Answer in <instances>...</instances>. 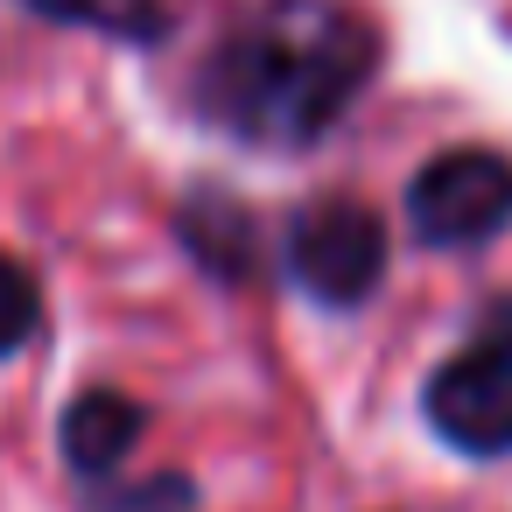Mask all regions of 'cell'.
Here are the masks:
<instances>
[{"label": "cell", "mask_w": 512, "mask_h": 512, "mask_svg": "<svg viewBox=\"0 0 512 512\" xmlns=\"http://www.w3.org/2000/svg\"><path fill=\"white\" fill-rule=\"evenodd\" d=\"M288 281L323 309H358L386 281V225L358 197H316L288 225Z\"/></svg>", "instance_id": "4"}, {"label": "cell", "mask_w": 512, "mask_h": 512, "mask_svg": "<svg viewBox=\"0 0 512 512\" xmlns=\"http://www.w3.org/2000/svg\"><path fill=\"white\" fill-rule=\"evenodd\" d=\"M379 64V36L351 0H260L211 50L197 113L246 148H316Z\"/></svg>", "instance_id": "1"}, {"label": "cell", "mask_w": 512, "mask_h": 512, "mask_svg": "<svg viewBox=\"0 0 512 512\" xmlns=\"http://www.w3.org/2000/svg\"><path fill=\"white\" fill-rule=\"evenodd\" d=\"M29 8L50 22H71V29L120 36V43H162V36H176L190 0H29Z\"/></svg>", "instance_id": "7"}, {"label": "cell", "mask_w": 512, "mask_h": 512, "mask_svg": "<svg viewBox=\"0 0 512 512\" xmlns=\"http://www.w3.org/2000/svg\"><path fill=\"white\" fill-rule=\"evenodd\" d=\"M407 225L435 253L484 246L512 225V162L498 148H442L407 183Z\"/></svg>", "instance_id": "3"}, {"label": "cell", "mask_w": 512, "mask_h": 512, "mask_svg": "<svg viewBox=\"0 0 512 512\" xmlns=\"http://www.w3.org/2000/svg\"><path fill=\"white\" fill-rule=\"evenodd\" d=\"M141 428H148V414H141L127 393L92 386V393H78V400L64 407V456H71V470H78L85 484H106V477L127 463V449L141 442Z\"/></svg>", "instance_id": "5"}, {"label": "cell", "mask_w": 512, "mask_h": 512, "mask_svg": "<svg viewBox=\"0 0 512 512\" xmlns=\"http://www.w3.org/2000/svg\"><path fill=\"white\" fill-rule=\"evenodd\" d=\"M176 225H183V246L197 253L204 274H218V281H246V274H253L260 239H253V211H246L239 197H225V190H197V197L183 204Z\"/></svg>", "instance_id": "6"}, {"label": "cell", "mask_w": 512, "mask_h": 512, "mask_svg": "<svg viewBox=\"0 0 512 512\" xmlns=\"http://www.w3.org/2000/svg\"><path fill=\"white\" fill-rule=\"evenodd\" d=\"M36 330H43V288L22 260L0 253V358H15Z\"/></svg>", "instance_id": "8"}, {"label": "cell", "mask_w": 512, "mask_h": 512, "mask_svg": "<svg viewBox=\"0 0 512 512\" xmlns=\"http://www.w3.org/2000/svg\"><path fill=\"white\" fill-rule=\"evenodd\" d=\"M428 428L463 456L512 449V302H491L449 365L428 379Z\"/></svg>", "instance_id": "2"}]
</instances>
